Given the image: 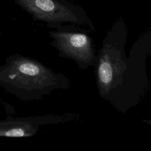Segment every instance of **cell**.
I'll use <instances>...</instances> for the list:
<instances>
[{"label": "cell", "instance_id": "6", "mask_svg": "<svg viewBox=\"0 0 151 151\" xmlns=\"http://www.w3.org/2000/svg\"><path fill=\"white\" fill-rule=\"evenodd\" d=\"M73 117L71 114H47L0 121V136L15 137L32 136L38 132L41 126L72 120Z\"/></svg>", "mask_w": 151, "mask_h": 151}, {"label": "cell", "instance_id": "2", "mask_svg": "<svg viewBox=\"0 0 151 151\" xmlns=\"http://www.w3.org/2000/svg\"><path fill=\"white\" fill-rule=\"evenodd\" d=\"M127 32L114 28L102 42L94 64L96 86L100 97L110 101L120 87L128 57L125 45Z\"/></svg>", "mask_w": 151, "mask_h": 151}, {"label": "cell", "instance_id": "4", "mask_svg": "<svg viewBox=\"0 0 151 151\" xmlns=\"http://www.w3.org/2000/svg\"><path fill=\"white\" fill-rule=\"evenodd\" d=\"M50 27L55 28L49 32L50 44L60 57L73 60L82 70L94 66L97 55L93 38L86 31L61 24Z\"/></svg>", "mask_w": 151, "mask_h": 151}, {"label": "cell", "instance_id": "3", "mask_svg": "<svg viewBox=\"0 0 151 151\" xmlns=\"http://www.w3.org/2000/svg\"><path fill=\"white\" fill-rule=\"evenodd\" d=\"M151 56V36L140 38L133 45L120 87L111 105L117 111L125 113L137 105L149 89L146 74V59Z\"/></svg>", "mask_w": 151, "mask_h": 151}, {"label": "cell", "instance_id": "7", "mask_svg": "<svg viewBox=\"0 0 151 151\" xmlns=\"http://www.w3.org/2000/svg\"><path fill=\"white\" fill-rule=\"evenodd\" d=\"M0 34H1V33H0Z\"/></svg>", "mask_w": 151, "mask_h": 151}, {"label": "cell", "instance_id": "1", "mask_svg": "<svg viewBox=\"0 0 151 151\" xmlns=\"http://www.w3.org/2000/svg\"><path fill=\"white\" fill-rule=\"evenodd\" d=\"M70 86V80L62 73L17 52L0 65V87L22 101L41 100L54 90Z\"/></svg>", "mask_w": 151, "mask_h": 151}, {"label": "cell", "instance_id": "5", "mask_svg": "<svg viewBox=\"0 0 151 151\" xmlns=\"http://www.w3.org/2000/svg\"><path fill=\"white\" fill-rule=\"evenodd\" d=\"M29 14L33 21H42L48 27L65 22L81 23L80 18L60 0H8Z\"/></svg>", "mask_w": 151, "mask_h": 151}]
</instances>
